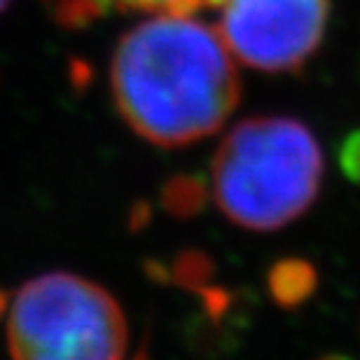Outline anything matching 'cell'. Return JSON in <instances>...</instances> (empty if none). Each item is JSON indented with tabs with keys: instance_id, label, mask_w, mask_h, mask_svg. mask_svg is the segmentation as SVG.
Listing matches in <instances>:
<instances>
[{
	"instance_id": "1",
	"label": "cell",
	"mask_w": 360,
	"mask_h": 360,
	"mask_svg": "<svg viewBox=\"0 0 360 360\" xmlns=\"http://www.w3.org/2000/svg\"><path fill=\"white\" fill-rule=\"evenodd\" d=\"M110 89L146 141L180 148L215 134L239 103V73L218 28L192 14H153L122 35Z\"/></svg>"
},
{
	"instance_id": "2",
	"label": "cell",
	"mask_w": 360,
	"mask_h": 360,
	"mask_svg": "<svg viewBox=\"0 0 360 360\" xmlns=\"http://www.w3.org/2000/svg\"><path fill=\"white\" fill-rule=\"evenodd\" d=\"M323 153L311 129L292 117L239 122L215 150L213 199L227 220L253 232L304 215L321 192Z\"/></svg>"
},
{
	"instance_id": "3",
	"label": "cell",
	"mask_w": 360,
	"mask_h": 360,
	"mask_svg": "<svg viewBox=\"0 0 360 360\" xmlns=\"http://www.w3.org/2000/svg\"><path fill=\"white\" fill-rule=\"evenodd\" d=\"M7 360H134L127 316L105 288L68 271L21 283L5 302Z\"/></svg>"
},
{
	"instance_id": "4",
	"label": "cell",
	"mask_w": 360,
	"mask_h": 360,
	"mask_svg": "<svg viewBox=\"0 0 360 360\" xmlns=\"http://www.w3.org/2000/svg\"><path fill=\"white\" fill-rule=\"evenodd\" d=\"M330 0H225L218 33L234 59L264 73H295L316 54Z\"/></svg>"
},
{
	"instance_id": "5",
	"label": "cell",
	"mask_w": 360,
	"mask_h": 360,
	"mask_svg": "<svg viewBox=\"0 0 360 360\" xmlns=\"http://www.w3.org/2000/svg\"><path fill=\"white\" fill-rule=\"evenodd\" d=\"M61 21L84 24L101 14L120 12H148V14H192L206 7L204 0H47Z\"/></svg>"
},
{
	"instance_id": "6",
	"label": "cell",
	"mask_w": 360,
	"mask_h": 360,
	"mask_svg": "<svg viewBox=\"0 0 360 360\" xmlns=\"http://www.w3.org/2000/svg\"><path fill=\"white\" fill-rule=\"evenodd\" d=\"M316 288V271L302 260H285L269 274V290L283 307L302 304Z\"/></svg>"
},
{
	"instance_id": "7",
	"label": "cell",
	"mask_w": 360,
	"mask_h": 360,
	"mask_svg": "<svg viewBox=\"0 0 360 360\" xmlns=\"http://www.w3.org/2000/svg\"><path fill=\"white\" fill-rule=\"evenodd\" d=\"M342 169L351 180L360 183V131L351 134L342 146Z\"/></svg>"
},
{
	"instance_id": "8",
	"label": "cell",
	"mask_w": 360,
	"mask_h": 360,
	"mask_svg": "<svg viewBox=\"0 0 360 360\" xmlns=\"http://www.w3.org/2000/svg\"><path fill=\"white\" fill-rule=\"evenodd\" d=\"M321 360H349V358H344V356H328V358H321Z\"/></svg>"
},
{
	"instance_id": "9",
	"label": "cell",
	"mask_w": 360,
	"mask_h": 360,
	"mask_svg": "<svg viewBox=\"0 0 360 360\" xmlns=\"http://www.w3.org/2000/svg\"><path fill=\"white\" fill-rule=\"evenodd\" d=\"M7 3H10V0H0V12L5 10V5H7Z\"/></svg>"
}]
</instances>
